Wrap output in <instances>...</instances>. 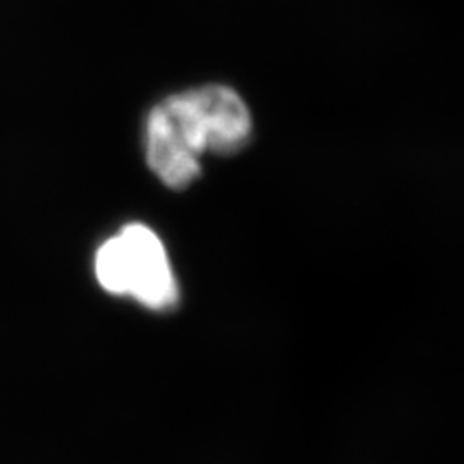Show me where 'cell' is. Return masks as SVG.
I'll list each match as a JSON object with an SVG mask.
<instances>
[{
	"label": "cell",
	"instance_id": "1",
	"mask_svg": "<svg viewBox=\"0 0 464 464\" xmlns=\"http://www.w3.org/2000/svg\"><path fill=\"white\" fill-rule=\"evenodd\" d=\"M250 132L248 107L230 87L206 85L172 95L148 119V165L165 186L180 190L199 177L201 153H235Z\"/></svg>",
	"mask_w": 464,
	"mask_h": 464
},
{
	"label": "cell",
	"instance_id": "2",
	"mask_svg": "<svg viewBox=\"0 0 464 464\" xmlns=\"http://www.w3.org/2000/svg\"><path fill=\"white\" fill-rule=\"evenodd\" d=\"M95 275L107 293L134 296L153 310L170 308L179 300L177 281L161 240L140 223L124 227L101 246Z\"/></svg>",
	"mask_w": 464,
	"mask_h": 464
}]
</instances>
